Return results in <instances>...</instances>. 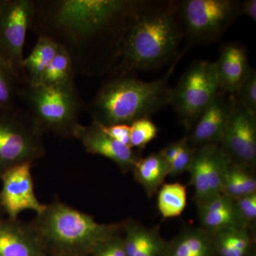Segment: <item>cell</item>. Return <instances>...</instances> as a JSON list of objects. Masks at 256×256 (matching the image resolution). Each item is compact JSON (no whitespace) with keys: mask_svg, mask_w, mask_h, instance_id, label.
<instances>
[{"mask_svg":"<svg viewBox=\"0 0 256 256\" xmlns=\"http://www.w3.org/2000/svg\"><path fill=\"white\" fill-rule=\"evenodd\" d=\"M194 151L195 149L188 144L186 136L182 138L181 146L170 168L169 176H176L185 172H188L191 166Z\"/></svg>","mask_w":256,"mask_h":256,"instance_id":"obj_30","label":"cell"},{"mask_svg":"<svg viewBox=\"0 0 256 256\" xmlns=\"http://www.w3.org/2000/svg\"><path fill=\"white\" fill-rule=\"evenodd\" d=\"M18 98L38 129L60 137L74 138L79 116L85 107L75 80L57 86L25 84Z\"/></svg>","mask_w":256,"mask_h":256,"instance_id":"obj_5","label":"cell"},{"mask_svg":"<svg viewBox=\"0 0 256 256\" xmlns=\"http://www.w3.org/2000/svg\"><path fill=\"white\" fill-rule=\"evenodd\" d=\"M32 166L30 163L18 165L0 178L2 183L0 206L12 220H16L24 210H34L38 215L46 208V205L38 201L35 195Z\"/></svg>","mask_w":256,"mask_h":256,"instance_id":"obj_11","label":"cell"},{"mask_svg":"<svg viewBox=\"0 0 256 256\" xmlns=\"http://www.w3.org/2000/svg\"><path fill=\"white\" fill-rule=\"evenodd\" d=\"M158 128L150 118H142L130 124V148L142 150L156 138Z\"/></svg>","mask_w":256,"mask_h":256,"instance_id":"obj_26","label":"cell"},{"mask_svg":"<svg viewBox=\"0 0 256 256\" xmlns=\"http://www.w3.org/2000/svg\"><path fill=\"white\" fill-rule=\"evenodd\" d=\"M122 232L127 256H166L169 242L162 238L159 226L150 228L139 222L127 220Z\"/></svg>","mask_w":256,"mask_h":256,"instance_id":"obj_17","label":"cell"},{"mask_svg":"<svg viewBox=\"0 0 256 256\" xmlns=\"http://www.w3.org/2000/svg\"><path fill=\"white\" fill-rule=\"evenodd\" d=\"M92 256H127L124 252L122 236L118 234L99 246L92 252Z\"/></svg>","mask_w":256,"mask_h":256,"instance_id":"obj_31","label":"cell"},{"mask_svg":"<svg viewBox=\"0 0 256 256\" xmlns=\"http://www.w3.org/2000/svg\"><path fill=\"white\" fill-rule=\"evenodd\" d=\"M236 104L256 114V70L252 68L238 90L234 94Z\"/></svg>","mask_w":256,"mask_h":256,"instance_id":"obj_27","label":"cell"},{"mask_svg":"<svg viewBox=\"0 0 256 256\" xmlns=\"http://www.w3.org/2000/svg\"><path fill=\"white\" fill-rule=\"evenodd\" d=\"M234 107V94L220 90L185 136L188 144L194 149L220 146Z\"/></svg>","mask_w":256,"mask_h":256,"instance_id":"obj_13","label":"cell"},{"mask_svg":"<svg viewBox=\"0 0 256 256\" xmlns=\"http://www.w3.org/2000/svg\"><path fill=\"white\" fill-rule=\"evenodd\" d=\"M234 200L240 228L249 230L256 220V192Z\"/></svg>","mask_w":256,"mask_h":256,"instance_id":"obj_29","label":"cell"},{"mask_svg":"<svg viewBox=\"0 0 256 256\" xmlns=\"http://www.w3.org/2000/svg\"><path fill=\"white\" fill-rule=\"evenodd\" d=\"M215 62L195 60L172 88L170 106L188 132L220 92Z\"/></svg>","mask_w":256,"mask_h":256,"instance_id":"obj_7","label":"cell"},{"mask_svg":"<svg viewBox=\"0 0 256 256\" xmlns=\"http://www.w3.org/2000/svg\"><path fill=\"white\" fill-rule=\"evenodd\" d=\"M248 256H256V254H254V252H250V254H249V255H248Z\"/></svg>","mask_w":256,"mask_h":256,"instance_id":"obj_36","label":"cell"},{"mask_svg":"<svg viewBox=\"0 0 256 256\" xmlns=\"http://www.w3.org/2000/svg\"><path fill=\"white\" fill-rule=\"evenodd\" d=\"M216 256H248L254 240L246 229L228 227L212 234Z\"/></svg>","mask_w":256,"mask_h":256,"instance_id":"obj_21","label":"cell"},{"mask_svg":"<svg viewBox=\"0 0 256 256\" xmlns=\"http://www.w3.org/2000/svg\"><path fill=\"white\" fill-rule=\"evenodd\" d=\"M142 0H34L30 30L68 54L76 75L109 74L128 32L142 11Z\"/></svg>","mask_w":256,"mask_h":256,"instance_id":"obj_1","label":"cell"},{"mask_svg":"<svg viewBox=\"0 0 256 256\" xmlns=\"http://www.w3.org/2000/svg\"><path fill=\"white\" fill-rule=\"evenodd\" d=\"M2 210H2V208L1 206H0V220H2V214H1Z\"/></svg>","mask_w":256,"mask_h":256,"instance_id":"obj_35","label":"cell"},{"mask_svg":"<svg viewBox=\"0 0 256 256\" xmlns=\"http://www.w3.org/2000/svg\"><path fill=\"white\" fill-rule=\"evenodd\" d=\"M30 226L46 252L53 250L55 256H85L120 233L124 222L98 223L92 216L56 202L46 205Z\"/></svg>","mask_w":256,"mask_h":256,"instance_id":"obj_4","label":"cell"},{"mask_svg":"<svg viewBox=\"0 0 256 256\" xmlns=\"http://www.w3.org/2000/svg\"><path fill=\"white\" fill-rule=\"evenodd\" d=\"M180 13L184 37L191 44H208L218 40L242 15V1L184 0Z\"/></svg>","mask_w":256,"mask_h":256,"instance_id":"obj_8","label":"cell"},{"mask_svg":"<svg viewBox=\"0 0 256 256\" xmlns=\"http://www.w3.org/2000/svg\"><path fill=\"white\" fill-rule=\"evenodd\" d=\"M184 32L178 1H146L109 76L150 70L175 60Z\"/></svg>","mask_w":256,"mask_h":256,"instance_id":"obj_2","label":"cell"},{"mask_svg":"<svg viewBox=\"0 0 256 256\" xmlns=\"http://www.w3.org/2000/svg\"><path fill=\"white\" fill-rule=\"evenodd\" d=\"M186 202V188L182 184L164 183L158 190L156 206L164 220L181 216Z\"/></svg>","mask_w":256,"mask_h":256,"instance_id":"obj_24","label":"cell"},{"mask_svg":"<svg viewBox=\"0 0 256 256\" xmlns=\"http://www.w3.org/2000/svg\"><path fill=\"white\" fill-rule=\"evenodd\" d=\"M256 192V178L254 169L232 161L224 173L220 193L236 198Z\"/></svg>","mask_w":256,"mask_h":256,"instance_id":"obj_23","label":"cell"},{"mask_svg":"<svg viewBox=\"0 0 256 256\" xmlns=\"http://www.w3.org/2000/svg\"><path fill=\"white\" fill-rule=\"evenodd\" d=\"M33 13L34 0H0V62L20 86L28 82L23 50Z\"/></svg>","mask_w":256,"mask_h":256,"instance_id":"obj_9","label":"cell"},{"mask_svg":"<svg viewBox=\"0 0 256 256\" xmlns=\"http://www.w3.org/2000/svg\"><path fill=\"white\" fill-rule=\"evenodd\" d=\"M76 256L60 255V256Z\"/></svg>","mask_w":256,"mask_h":256,"instance_id":"obj_37","label":"cell"},{"mask_svg":"<svg viewBox=\"0 0 256 256\" xmlns=\"http://www.w3.org/2000/svg\"><path fill=\"white\" fill-rule=\"evenodd\" d=\"M215 64L220 90L232 94L238 90L252 68L249 66L246 50L236 42L224 45Z\"/></svg>","mask_w":256,"mask_h":256,"instance_id":"obj_16","label":"cell"},{"mask_svg":"<svg viewBox=\"0 0 256 256\" xmlns=\"http://www.w3.org/2000/svg\"><path fill=\"white\" fill-rule=\"evenodd\" d=\"M242 14L246 15L254 22H256V0H244L242 1Z\"/></svg>","mask_w":256,"mask_h":256,"instance_id":"obj_34","label":"cell"},{"mask_svg":"<svg viewBox=\"0 0 256 256\" xmlns=\"http://www.w3.org/2000/svg\"><path fill=\"white\" fill-rule=\"evenodd\" d=\"M100 126L104 132L108 134L112 139L116 140V141L124 144V146H130V126L119 124L108 126V127Z\"/></svg>","mask_w":256,"mask_h":256,"instance_id":"obj_32","label":"cell"},{"mask_svg":"<svg viewBox=\"0 0 256 256\" xmlns=\"http://www.w3.org/2000/svg\"><path fill=\"white\" fill-rule=\"evenodd\" d=\"M184 50L160 78L144 82L134 73L109 76L100 87L87 110L92 121L108 127L130 126L134 121L150 118L152 114L170 106L172 88L169 82Z\"/></svg>","mask_w":256,"mask_h":256,"instance_id":"obj_3","label":"cell"},{"mask_svg":"<svg viewBox=\"0 0 256 256\" xmlns=\"http://www.w3.org/2000/svg\"><path fill=\"white\" fill-rule=\"evenodd\" d=\"M58 46L52 40L38 37L31 53L24 60L23 68L28 84L38 85L57 52Z\"/></svg>","mask_w":256,"mask_h":256,"instance_id":"obj_22","label":"cell"},{"mask_svg":"<svg viewBox=\"0 0 256 256\" xmlns=\"http://www.w3.org/2000/svg\"><path fill=\"white\" fill-rule=\"evenodd\" d=\"M166 256H216L212 234L198 228H185L169 242Z\"/></svg>","mask_w":256,"mask_h":256,"instance_id":"obj_19","label":"cell"},{"mask_svg":"<svg viewBox=\"0 0 256 256\" xmlns=\"http://www.w3.org/2000/svg\"><path fill=\"white\" fill-rule=\"evenodd\" d=\"M180 146H181V140L170 143L160 151V154L164 158L168 166H170V170L175 158H176V154H178Z\"/></svg>","mask_w":256,"mask_h":256,"instance_id":"obj_33","label":"cell"},{"mask_svg":"<svg viewBox=\"0 0 256 256\" xmlns=\"http://www.w3.org/2000/svg\"><path fill=\"white\" fill-rule=\"evenodd\" d=\"M43 136L24 109L0 108V178L14 166L43 158Z\"/></svg>","mask_w":256,"mask_h":256,"instance_id":"obj_6","label":"cell"},{"mask_svg":"<svg viewBox=\"0 0 256 256\" xmlns=\"http://www.w3.org/2000/svg\"><path fill=\"white\" fill-rule=\"evenodd\" d=\"M235 162L254 169L256 164V114L236 104L220 144Z\"/></svg>","mask_w":256,"mask_h":256,"instance_id":"obj_12","label":"cell"},{"mask_svg":"<svg viewBox=\"0 0 256 256\" xmlns=\"http://www.w3.org/2000/svg\"><path fill=\"white\" fill-rule=\"evenodd\" d=\"M74 139L78 140L88 152L114 162L124 173L132 172L142 158L140 150L112 139L104 132L100 124L94 121L88 126L79 124L74 132Z\"/></svg>","mask_w":256,"mask_h":256,"instance_id":"obj_14","label":"cell"},{"mask_svg":"<svg viewBox=\"0 0 256 256\" xmlns=\"http://www.w3.org/2000/svg\"><path fill=\"white\" fill-rule=\"evenodd\" d=\"M73 64L68 54L58 46V52L42 77L40 84L57 86L75 80Z\"/></svg>","mask_w":256,"mask_h":256,"instance_id":"obj_25","label":"cell"},{"mask_svg":"<svg viewBox=\"0 0 256 256\" xmlns=\"http://www.w3.org/2000/svg\"><path fill=\"white\" fill-rule=\"evenodd\" d=\"M20 87L13 74L0 62V108L16 105Z\"/></svg>","mask_w":256,"mask_h":256,"instance_id":"obj_28","label":"cell"},{"mask_svg":"<svg viewBox=\"0 0 256 256\" xmlns=\"http://www.w3.org/2000/svg\"><path fill=\"white\" fill-rule=\"evenodd\" d=\"M0 256H47L30 225L16 220H0Z\"/></svg>","mask_w":256,"mask_h":256,"instance_id":"obj_15","label":"cell"},{"mask_svg":"<svg viewBox=\"0 0 256 256\" xmlns=\"http://www.w3.org/2000/svg\"><path fill=\"white\" fill-rule=\"evenodd\" d=\"M232 161L218 144L195 149L188 172L196 204L220 193L224 173Z\"/></svg>","mask_w":256,"mask_h":256,"instance_id":"obj_10","label":"cell"},{"mask_svg":"<svg viewBox=\"0 0 256 256\" xmlns=\"http://www.w3.org/2000/svg\"><path fill=\"white\" fill-rule=\"evenodd\" d=\"M170 171V166L158 152L141 158L132 172L136 181L144 188L146 196L150 198L158 193Z\"/></svg>","mask_w":256,"mask_h":256,"instance_id":"obj_20","label":"cell"},{"mask_svg":"<svg viewBox=\"0 0 256 256\" xmlns=\"http://www.w3.org/2000/svg\"><path fill=\"white\" fill-rule=\"evenodd\" d=\"M196 206L200 227L210 234L228 227L240 228L234 198L220 193L198 202Z\"/></svg>","mask_w":256,"mask_h":256,"instance_id":"obj_18","label":"cell"}]
</instances>
